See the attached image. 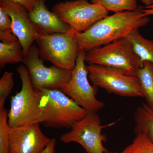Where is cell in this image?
Here are the masks:
<instances>
[{"instance_id":"1","label":"cell","mask_w":153,"mask_h":153,"mask_svg":"<svg viewBox=\"0 0 153 153\" xmlns=\"http://www.w3.org/2000/svg\"><path fill=\"white\" fill-rule=\"evenodd\" d=\"M143 9L140 7L135 10L115 13L97 22L85 32L75 33L79 50L88 52L125 38L133 30L147 25L150 19Z\"/></svg>"},{"instance_id":"2","label":"cell","mask_w":153,"mask_h":153,"mask_svg":"<svg viewBox=\"0 0 153 153\" xmlns=\"http://www.w3.org/2000/svg\"><path fill=\"white\" fill-rule=\"evenodd\" d=\"M22 82L21 91L11 97L10 108L8 112L10 128L43 123L44 118L40 106L41 95L34 87L27 68L21 65L16 69Z\"/></svg>"},{"instance_id":"3","label":"cell","mask_w":153,"mask_h":153,"mask_svg":"<svg viewBox=\"0 0 153 153\" xmlns=\"http://www.w3.org/2000/svg\"><path fill=\"white\" fill-rule=\"evenodd\" d=\"M40 106L43 111L45 126L71 128L88 111L60 90L41 89Z\"/></svg>"},{"instance_id":"4","label":"cell","mask_w":153,"mask_h":153,"mask_svg":"<svg viewBox=\"0 0 153 153\" xmlns=\"http://www.w3.org/2000/svg\"><path fill=\"white\" fill-rule=\"evenodd\" d=\"M85 61L88 64L120 68L136 76L143 64L132 44L125 38L86 52Z\"/></svg>"},{"instance_id":"5","label":"cell","mask_w":153,"mask_h":153,"mask_svg":"<svg viewBox=\"0 0 153 153\" xmlns=\"http://www.w3.org/2000/svg\"><path fill=\"white\" fill-rule=\"evenodd\" d=\"M73 30L66 33L40 34L36 42L41 57L54 66L72 71L80 50Z\"/></svg>"},{"instance_id":"6","label":"cell","mask_w":153,"mask_h":153,"mask_svg":"<svg viewBox=\"0 0 153 153\" xmlns=\"http://www.w3.org/2000/svg\"><path fill=\"white\" fill-rule=\"evenodd\" d=\"M93 85L109 93L126 97H142L139 80L122 69L96 64L86 66Z\"/></svg>"},{"instance_id":"7","label":"cell","mask_w":153,"mask_h":153,"mask_svg":"<svg viewBox=\"0 0 153 153\" xmlns=\"http://www.w3.org/2000/svg\"><path fill=\"white\" fill-rule=\"evenodd\" d=\"M52 12L70 26L76 33L85 32L94 24L108 16L109 12L88 0H73L57 3Z\"/></svg>"},{"instance_id":"8","label":"cell","mask_w":153,"mask_h":153,"mask_svg":"<svg viewBox=\"0 0 153 153\" xmlns=\"http://www.w3.org/2000/svg\"><path fill=\"white\" fill-rule=\"evenodd\" d=\"M115 123L102 125L97 113L88 112L85 117L73 124L70 131L62 134L60 140L64 143H77L87 153H105L107 149L103 146V142L106 137L102 131Z\"/></svg>"},{"instance_id":"9","label":"cell","mask_w":153,"mask_h":153,"mask_svg":"<svg viewBox=\"0 0 153 153\" xmlns=\"http://www.w3.org/2000/svg\"><path fill=\"white\" fill-rule=\"evenodd\" d=\"M85 55L86 52L80 50L75 67L71 71V79L61 91L88 112L97 113L105 104L96 97L97 87L91 85L88 81Z\"/></svg>"},{"instance_id":"10","label":"cell","mask_w":153,"mask_h":153,"mask_svg":"<svg viewBox=\"0 0 153 153\" xmlns=\"http://www.w3.org/2000/svg\"><path fill=\"white\" fill-rule=\"evenodd\" d=\"M40 56L38 47L33 44L23 62L34 87L37 90H62L71 79V71L55 66L47 67Z\"/></svg>"},{"instance_id":"11","label":"cell","mask_w":153,"mask_h":153,"mask_svg":"<svg viewBox=\"0 0 153 153\" xmlns=\"http://www.w3.org/2000/svg\"><path fill=\"white\" fill-rule=\"evenodd\" d=\"M51 139L42 132L39 123L10 128V153H41Z\"/></svg>"},{"instance_id":"12","label":"cell","mask_w":153,"mask_h":153,"mask_svg":"<svg viewBox=\"0 0 153 153\" xmlns=\"http://www.w3.org/2000/svg\"><path fill=\"white\" fill-rule=\"evenodd\" d=\"M10 17L13 33L17 37L26 56L41 33L30 19L29 12L21 5L7 0L0 2Z\"/></svg>"},{"instance_id":"13","label":"cell","mask_w":153,"mask_h":153,"mask_svg":"<svg viewBox=\"0 0 153 153\" xmlns=\"http://www.w3.org/2000/svg\"><path fill=\"white\" fill-rule=\"evenodd\" d=\"M46 0H38L37 6L29 12L31 21L41 34L66 33L72 29L68 24L60 20L45 4Z\"/></svg>"},{"instance_id":"14","label":"cell","mask_w":153,"mask_h":153,"mask_svg":"<svg viewBox=\"0 0 153 153\" xmlns=\"http://www.w3.org/2000/svg\"><path fill=\"white\" fill-rule=\"evenodd\" d=\"M135 126L134 132L137 134L145 133L153 142V110L146 103H143L134 113Z\"/></svg>"},{"instance_id":"15","label":"cell","mask_w":153,"mask_h":153,"mask_svg":"<svg viewBox=\"0 0 153 153\" xmlns=\"http://www.w3.org/2000/svg\"><path fill=\"white\" fill-rule=\"evenodd\" d=\"M138 30H133L125 38L132 44L135 53L143 63L148 61L153 64V41L143 37Z\"/></svg>"},{"instance_id":"16","label":"cell","mask_w":153,"mask_h":153,"mask_svg":"<svg viewBox=\"0 0 153 153\" xmlns=\"http://www.w3.org/2000/svg\"><path fill=\"white\" fill-rule=\"evenodd\" d=\"M137 77L139 80L143 96L146 104L153 110V63L150 61H143L142 66L138 71Z\"/></svg>"},{"instance_id":"17","label":"cell","mask_w":153,"mask_h":153,"mask_svg":"<svg viewBox=\"0 0 153 153\" xmlns=\"http://www.w3.org/2000/svg\"><path fill=\"white\" fill-rule=\"evenodd\" d=\"M25 55L19 40L8 43H0V67L4 68L8 63L24 62Z\"/></svg>"},{"instance_id":"18","label":"cell","mask_w":153,"mask_h":153,"mask_svg":"<svg viewBox=\"0 0 153 153\" xmlns=\"http://www.w3.org/2000/svg\"><path fill=\"white\" fill-rule=\"evenodd\" d=\"M91 2L101 6L106 10L115 13L132 11L138 7L137 0H91Z\"/></svg>"},{"instance_id":"19","label":"cell","mask_w":153,"mask_h":153,"mask_svg":"<svg viewBox=\"0 0 153 153\" xmlns=\"http://www.w3.org/2000/svg\"><path fill=\"white\" fill-rule=\"evenodd\" d=\"M121 153H153V142L145 133L137 134L133 142Z\"/></svg>"},{"instance_id":"20","label":"cell","mask_w":153,"mask_h":153,"mask_svg":"<svg viewBox=\"0 0 153 153\" xmlns=\"http://www.w3.org/2000/svg\"><path fill=\"white\" fill-rule=\"evenodd\" d=\"M0 40L3 43H8L18 40L13 33L10 17L1 6H0Z\"/></svg>"},{"instance_id":"21","label":"cell","mask_w":153,"mask_h":153,"mask_svg":"<svg viewBox=\"0 0 153 153\" xmlns=\"http://www.w3.org/2000/svg\"><path fill=\"white\" fill-rule=\"evenodd\" d=\"M8 111L5 107L0 109V153H10Z\"/></svg>"},{"instance_id":"22","label":"cell","mask_w":153,"mask_h":153,"mask_svg":"<svg viewBox=\"0 0 153 153\" xmlns=\"http://www.w3.org/2000/svg\"><path fill=\"white\" fill-rule=\"evenodd\" d=\"M14 86L13 73L6 71L0 79V109L4 107L6 99Z\"/></svg>"},{"instance_id":"23","label":"cell","mask_w":153,"mask_h":153,"mask_svg":"<svg viewBox=\"0 0 153 153\" xmlns=\"http://www.w3.org/2000/svg\"><path fill=\"white\" fill-rule=\"evenodd\" d=\"M7 0H0L1 1ZM17 3L25 7L29 12L33 10L36 7L38 2V0H8Z\"/></svg>"},{"instance_id":"24","label":"cell","mask_w":153,"mask_h":153,"mask_svg":"<svg viewBox=\"0 0 153 153\" xmlns=\"http://www.w3.org/2000/svg\"><path fill=\"white\" fill-rule=\"evenodd\" d=\"M56 144V140L55 138H54L52 139L49 144L41 153H56L55 152Z\"/></svg>"},{"instance_id":"25","label":"cell","mask_w":153,"mask_h":153,"mask_svg":"<svg viewBox=\"0 0 153 153\" xmlns=\"http://www.w3.org/2000/svg\"><path fill=\"white\" fill-rule=\"evenodd\" d=\"M143 11L146 16L153 15V4L146 6L145 9H143Z\"/></svg>"},{"instance_id":"26","label":"cell","mask_w":153,"mask_h":153,"mask_svg":"<svg viewBox=\"0 0 153 153\" xmlns=\"http://www.w3.org/2000/svg\"><path fill=\"white\" fill-rule=\"evenodd\" d=\"M139 1L143 3L145 5H146V6H150L152 5L151 0H139Z\"/></svg>"},{"instance_id":"27","label":"cell","mask_w":153,"mask_h":153,"mask_svg":"<svg viewBox=\"0 0 153 153\" xmlns=\"http://www.w3.org/2000/svg\"><path fill=\"white\" fill-rule=\"evenodd\" d=\"M105 153H117L116 152H109V151H108V150L107 149L106 150V151H105Z\"/></svg>"},{"instance_id":"28","label":"cell","mask_w":153,"mask_h":153,"mask_svg":"<svg viewBox=\"0 0 153 153\" xmlns=\"http://www.w3.org/2000/svg\"><path fill=\"white\" fill-rule=\"evenodd\" d=\"M151 3H152V5L153 4V0H151Z\"/></svg>"}]
</instances>
